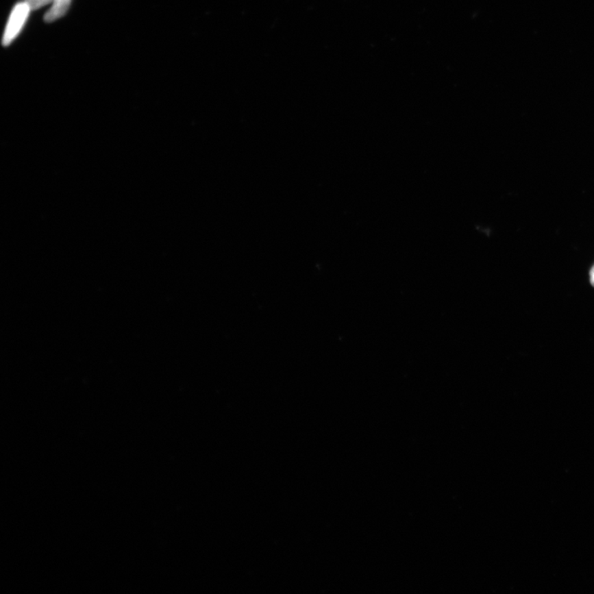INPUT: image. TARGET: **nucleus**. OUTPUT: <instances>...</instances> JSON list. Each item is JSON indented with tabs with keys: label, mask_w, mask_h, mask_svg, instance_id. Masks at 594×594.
<instances>
[{
	"label": "nucleus",
	"mask_w": 594,
	"mask_h": 594,
	"mask_svg": "<svg viewBox=\"0 0 594 594\" xmlns=\"http://www.w3.org/2000/svg\"><path fill=\"white\" fill-rule=\"evenodd\" d=\"M30 11L31 9L25 1L19 3L14 7L10 14L9 22L7 23L5 34H3V46H9L17 38L27 21Z\"/></svg>",
	"instance_id": "f257e3e1"
},
{
	"label": "nucleus",
	"mask_w": 594,
	"mask_h": 594,
	"mask_svg": "<svg viewBox=\"0 0 594 594\" xmlns=\"http://www.w3.org/2000/svg\"><path fill=\"white\" fill-rule=\"evenodd\" d=\"M71 3V0H53V2H52V6L51 9L47 12L44 19H45V21L47 23H51L63 17V16L66 14L69 8H70Z\"/></svg>",
	"instance_id": "f03ea898"
},
{
	"label": "nucleus",
	"mask_w": 594,
	"mask_h": 594,
	"mask_svg": "<svg viewBox=\"0 0 594 594\" xmlns=\"http://www.w3.org/2000/svg\"><path fill=\"white\" fill-rule=\"evenodd\" d=\"M25 2L31 10H36L40 8L49 5L50 3L53 2V0H25Z\"/></svg>",
	"instance_id": "7ed1b4c3"
},
{
	"label": "nucleus",
	"mask_w": 594,
	"mask_h": 594,
	"mask_svg": "<svg viewBox=\"0 0 594 594\" xmlns=\"http://www.w3.org/2000/svg\"><path fill=\"white\" fill-rule=\"evenodd\" d=\"M590 282H591V284L594 286V266L591 271H590Z\"/></svg>",
	"instance_id": "20e7f679"
}]
</instances>
